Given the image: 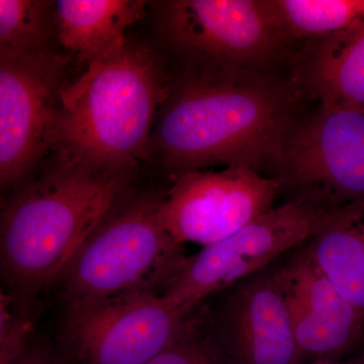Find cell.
Listing matches in <instances>:
<instances>
[{
	"label": "cell",
	"mask_w": 364,
	"mask_h": 364,
	"mask_svg": "<svg viewBox=\"0 0 364 364\" xmlns=\"http://www.w3.org/2000/svg\"><path fill=\"white\" fill-rule=\"evenodd\" d=\"M284 39H322L364 23V0H269Z\"/></svg>",
	"instance_id": "16"
},
{
	"label": "cell",
	"mask_w": 364,
	"mask_h": 364,
	"mask_svg": "<svg viewBox=\"0 0 364 364\" xmlns=\"http://www.w3.org/2000/svg\"><path fill=\"white\" fill-rule=\"evenodd\" d=\"M207 329L230 364H305L272 273L237 284Z\"/></svg>",
	"instance_id": "12"
},
{
	"label": "cell",
	"mask_w": 364,
	"mask_h": 364,
	"mask_svg": "<svg viewBox=\"0 0 364 364\" xmlns=\"http://www.w3.org/2000/svg\"><path fill=\"white\" fill-rule=\"evenodd\" d=\"M117 205L78 249L57 284L68 304L134 293L163 294L188 256L160 217L161 198Z\"/></svg>",
	"instance_id": "4"
},
{
	"label": "cell",
	"mask_w": 364,
	"mask_h": 364,
	"mask_svg": "<svg viewBox=\"0 0 364 364\" xmlns=\"http://www.w3.org/2000/svg\"><path fill=\"white\" fill-rule=\"evenodd\" d=\"M0 364H70L65 355H57L45 345L28 344L21 353Z\"/></svg>",
	"instance_id": "20"
},
{
	"label": "cell",
	"mask_w": 364,
	"mask_h": 364,
	"mask_svg": "<svg viewBox=\"0 0 364 364\" xmlns=\"http://www.w3.org/2000/svg\"><path fill=\"white\" fill-rule=\"evenodd\" d=\"M11 296L1 294L0 305V363L21 353L31 343L32 320L26 312L14 310Z\"/></svg>",
	"instance_id": "19"
},
{
	"label": "cell",
	"mask_w": 364,
	"mask_h": 364,
	"mask_svg": "<svg viewBox=\"0 0 364 364\" xmlns=\"http://www.w3.org/2000/svg\"><path fill=\"white\" fill-rule=\"evenodd\" d=\"M56 33L54 2L0 0V50L23 53L51 51Z\"/></svg>",
	"instance_id": "17"
},
{
	"label": "cell",
	"mask_w": 364,
	"mask_h": 364,
	"mask_svg": "<svg viewBox=\"0 0 364 364\" xmlns=\"http://www.w3.org/2000/svg\"><path fill=\"white\" fill-rule=\"evenodd\" d=\"M279 177L261 176L244 165L191 170L176 176L160 200V217L179 243L205 246L231 236L272 208Z\"/></svg>",
	"instance_id": "8"
},
{
	"label": "cell",
	"mask_w": 364,
	"mask_h": 364,
	"mask_svg": "<svg viewBox=\"0 0 364 364\" xmlns=\"http://www.w3.org/2000/svg\"><path fill=\"white\" fill-rule=\"evenodd\" d=\"M305 249L339 293L364 315V200L335 207Z\"/></svg>",
	"instance_id": "15"
},
{
	"label": "cell",
	"mask_w": 364,
	"mask_h": 364,
	"mask_svg": "<svg viewBox=\"0 0 364 364\" xmlns=\"http://www.w3.org/2000/svg\"><path fill=\"white\" fill-rule=\"evenodd\" d=\"M334 208L301 196L270 208L236 233L188 256L163 298L182 312H196L210 294L250 279L282 254L308 243Z\"/></svg>",
	"instance_id": "5"
},
{
	"label": "cell",
	"mask_w": 364,
	"mask_h": 364,
	"mask_svg": "<svg viewBox=\"0 0 364 364\" xmlns=\"http://www.w3.org/2000/svg\"><path fill=\"white\" fill-rule=\"evenodd\" d=\"M299 80L325 109L364 112V23L318 39Z\"/></svg>",
	"instance_id": "14"
},
{
	"label": "cell",
	"mask_w": 364,
	"mask_h": 364,
	"mask_svg": "<svg viewBox=\"0 0 364 364\" xmlns=\"http://www.w3.org/2000/svg\"><path fill=\"white\" fill-rule=\"evenodd\" d=\"M72 54L0 50V181L25 178L48 149L50 114Z\"/></svg>",
	"instance_id": "10"
},
{
	"label": "cell",
	"mask_w": 364,
	"mask_h": 364,
	"mask_svg": "<svg viewBox=\"0 0 364 364\" xmlns=\"http://www.w3.org/2000/svg\"><path fill=\"white\" fill-rule=\"evenodd\" d=\"M141 0H59L54 2L57 38L82 62L109 58L128 44L124 31L145 16Z\"/></svg>",
	"instance_id": "13"
},
{
	"label": "cell",
	"mask_w": 364,
	"mask_h": 364,
	"mask_svg": "<svg viewBox=\"0 0 364 364\" xmlns=\"http://www.w3.org/2000/svg\"><path fill=\"white\" fill-rule=\"evenodd\" d=\"M160 25L176 49L208 66L255 70L286 41L269 0L166 1Z\"/></svg>",
	"instance_id": "7"
},
{
	"label": "cell",
	"mask_w": 364,
	"mask_h": 364,
	"mask_svg": "<svg viewBox=\"0 0 364 364\" xmlns=\"http://www.w3.org/2000/svg\"><path fill=\"white\" fill-rule=\"evenodd\" d=\"M205 324L207 320L146 364H230Z\"/></svg>",
	"instance_id": "18"
},
{
	"label": "cell",
	"mask_w": 364,
	"mask_h": 364,
	"mask_svg": "<svg viewBox=\"0 0 364 364\" xmlns=\"http://www.w3.org/2000/svg\"><path fill=\"white\" fill-rule=\"evenodd\" d=\"M279 166L299 196L328 207L364 200V112L322 107L294 127Z\"/></svg>",
	"instance_id": "9"
},
{
	"label": "cell",
	"mask_w": 364,
	"mask_h": 364,
	"mask_svg": "<svg viewBox=\"0 0 364 364\" xmlns=\"http://www.w3.org/2000/svg\"><path fill=\"white\" fill-rule=\"evenodd\" d=\"M132 171H102L57 154L1 214L0 262L16 301L57 282L78 249L126 198Z\"/></svg>",
	"instance_id": "2"
},
{
	"label": "cell",
	"mask_w": 364,
	"mask_h": 364,
	"mask_svg": "<svg viewBox=\"0 0 364 364\" xmlns=\"http://www.w3.org/2000/svg\"><path fill=\"white\" fill-rule=\"evenodd\" d=\"M205 320V313L182 312L155 293L68 304L65 358L70 364H146Z\"/></svg>",
	"instance_id": "6"
},
{
	"label": "cell",
	"mask_w": 364,
	"mask_h": 364,
	"mask_svg": "<svg viewBox=\"0 0 364 364\" xmlns=\"http://www.w3.org/2000/svg\"><path fill=\"white\" fill-rule=\"evenodd\" d=\"M205 66L168 85L150 153L176 176L214 165L279 166L294 127L291 91L257 70Z\"/></svg>",
	"instance_id": "1"
},
{
	"label": "cell",
	"mask_w": 364,
	"mask_h": 364,
	"mask_svg": "<svg viewBox=\"0 0 364 364\" xmlns=\"http://www.w3.org/2000/svg\"><path fill=\"white\" fill-rule=\"evenodd\" d=\"M309 364H364V354L355 356V358L347 359H338V360L317 361V363Z\"/></svg>",
	"instance_id": "21"
},
{
	"label": "cell",
	"mask_w": 364,
	"mask_h": 364,
	"mask_svg": "<svg viewBox=\"0 0 364 364\" xmlns=\"http://www.w3.org/2000/svg\"><path fill=\"white\" fill-rule=\"evenodd\" d=\"M304 363L338 360L364 338V315L339 293L305 247L272 272Z\"/></svg>",
	"instance_id": "11"
},
{
	"label": "cell",
	"mask_w": 364,
	"mask_h": 364,
	"mask_svg": "<svg viewBox=\"0 0 364 364\" xmlns=\"http://www.w3.org/2000/svg\"><path fill=\"white\" fill-rule=\"evenodd\" d=\"M167 88L154 52L128 42L59 91L48 122V149L102 171H132L150 154Z\"/></svg>",
	"instance_id": "3"
}]
</instances>
